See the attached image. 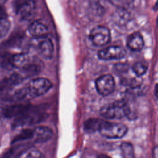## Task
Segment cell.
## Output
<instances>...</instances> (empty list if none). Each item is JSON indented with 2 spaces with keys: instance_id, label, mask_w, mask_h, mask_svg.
<instances>
[{
  "instance_id": "13",
  "label": "cell",
  "mask_w": 158,
  "mask_h": 158,
  "mask_svg": "<svg viewBox=\"0 0 158 158\" xmlns=\"http://www.w3.org/2000/svg\"><path fill=\"white\" fill-rule=\"evenodd\" d=\"M48 32L47 26L40 20L33 21L28 27V33L33 38L46 36Z\"/></svg>"
},
{
  "instance_id": "26",
  "label": "cell",
  "mask_w": 158,
  "mask_h": 158,
  "mask_svg": "<svg viewBox=\"0 0 158 158\" xmlns=\"http://www.w3.org/2000/svg\"><path fill=\"white\" fill-rule=\"evenodd\" d=\"M154 94H155V97L157 98V85L156 84L154 88Z\"/></svg>"
},
{
  "instance_id": "9",
  "label": "cell",
  "mask_w": 158,
  "mask_h": 158,
  "mask_svg": "<svg viewBox=\"0 0 158 158\" xmlns=\"http://www.w3.org/2000/svg\"><path fill=\"white\" fill-rule=\"evenodd\" d=\"M15 10L20 20L27 21L32 19L35 14L36 3L34 0H24Z\"/></svg>"
},
{
  "instance_id": "14",
  "label": "cell",
  "mask_w": 158,
  "mask_h": 158,
  "mask_svg": "<svg viewBox=\"0 0 158 158\" xmlns=\"http://www.w3.org/2000/svg\"><path fill=\"white\" fill-rule=\"evenodd\" d=\"M43 66H41L40 62H32L31 61L29 64H28L25 67L20 69V72L22 74L24 75L25 77H31L33 75H35L39 72H40Z\"/></svg>"
},
{
  "instance_id": "1",
  "label": "cell",
  "mask_w": 158,
  "mask_h": 158,
  "mask_svg": "<svg viewBox=\"0 0 158 158\" xmlns=\"http://www.w3.org/2000/svg\"><path fill=\"white\" fill-rule=\"evenodd\" d=\"M47 117L48 114L46 112L31 105L27 110L15 118L12 127L13 128H16L24 125H35L44 120Z\"/></svg>"
},
{
  "instance_id": "17",
  "label": "cell",
  "mask_w": 158,
  "mask_h": 158,
  "mask_svg": "<svg viewBox=\"0 0 158 158\" xmlns=\"http://www.w3.org/2000/svg\"><path fill=\"white\" fill-rule=\"evenodd\" d=\"M102 120L99 118H89L84 123V129L88 133L98 131Z\"/></svg>"
},
{
  "instance_id": "10",
  "label": "cell",
  "mask_w": 158,
  "mask_h": 158,
  "mask_svg": "<svg viewBox=\"0 0 158 158\" xmlns=\"http://www.w3.org/2000/svg\"><path fill=\"white\" fill-rule=\"evenodd\" d=\"M30 104H17L7 106L2 109V115L7 118L17 117L24 113L30 107Z\"/></svg>"
},
{
  "instance_id": "18",
  "label": "cell",
  "mask_w": 158,
  "mask_h": 158,
  "mask_svg": "<svg viewBox=\"0 0 158 158\" xmlns=\"http://www.w3.org/2000/svg\"><path fill=\"white\" fill-rule=\"evenodd\" d=\"M120 151L123 158H135L133 145L129 142L124 141L121 143Z\"/></svg>"
},
{
  "instance_id": "7",
  "label": "cell",
  "mask_w": 158,
  "mask_h": 158,
  "mask_svg": "<svg viewBox=\"0 0 158 158\" xmlns=\"http://www.w3.org/2000/svg\"><path fill=\"white\" fill-rule=\"evenodd\" d=\"M96 89L98 93L103 96H106L111 93L115 89V83L113 77L111 75L106 74L98 78L95 81Z\"/></svg>"
},
{
  "instance_id": "8",
  "label": "cell",
  "mask_w": 158,
  "mask_h": 158,
  "mask_svg": "<svg viewBox=\"0 0 158 158\" xmlns=\"http://www.w3.org/2000/svg\"><path fill=\"white\" fill-rule=\"evenodd\" d=\"M127 54L124 48L120 46H110L104 48L98 52L99 59L104 60H117L123 58Z\"/></svg>"
},
{
  "instance_id": "22",
  "label": "cell",
  "mask_w": 158,
  "mask_h": 158,
  "mask_svg": "<svg viewBox=\"0 0 158 158\" xmlns=\"http://www.w3.org/2000/svg\"><path fill=\"white\" fill-rule=\"evenodd\" d=\"M26 158H44V156L40 151L33 150L28 152Z\"/></svg>"
},
{
  "instance_id": "23",
  "label": "cell",
  "mask_w": 158,
  "mask_h": 158,
  "mask_svg": "<svg viewBox=\"0 0 158 158\" xmlns=\"http://www.w3.org/2000/svg\"><path fill=\"white\" fill-rule=\"evenodd\" d=\"M152 156L153 158H157V146H156L154 149H153V152H152Z\"/></svg>"
},
{
  "instance_id": "16",
  "label": "cell",
  "mask_w": 158,
  "mask_h": 158,
  "mask_svg": "<svg viewBox=\"0 0 158 158\" xmlns=\"http://www.w3.org/2000/svg\"><path fill=\"white\" fill-rule=\"evenodd\" d=\"M33 129L26 128L22 130L18 135H17L12 140L11 144H14L20 141H26L33 138Z\"/></svg>"
},
{
  "instance_id": "2",
  "label": "cell",
  "mask_w": 158,
  "mask_h": 158,
  "mask_svg": "<svg viewBox=\"0 0 158 158\" xmlns=\"http://www.w3.org/2000/svg\"><path fill=\"white\" fill-rule=\"evenodd\" d=\"M130 113L127 103L123 100H118L103 106L100 114L106 119H119L128 116Z\"/></svg>"
},
{
  "instance_id": "6",
  "label": "cell",
  "mask_w": 158,
  "mask_h": 158,
  "mask_svg": "<svg viewBox=\"0 0 158 158\" xmlns=\"http://www.w3.org/2000/svg\"><path fill=\"white\" fill-rule=\"evenodd\" d=\"M89 38L94 46L102 47L110 42L111 38L110 31L106 27L96 26L91 30Z\"/></svg>"
},
{
  "instance_id": "11",
  "label": "cell",
  "mask_w": 158,
  "mask_h": 158,
  "mask_svg": "<svg viewBox=\"0 0 158 158\" xmlns=\"http://www.w3.org/2000/svg\"><path fill=\"white\" fill-rule=\"evenodd\" d=\"M52 131L48 127L39 126L33 129V139L35 143H41L49 140L52 136Z\"/></svg>"
},
{
  "instance_id": "24",
  "label": "cell",
  "mask_w": 158,
  "mask_h": 158,
  "mask_svg": "<svg viewBox=\"0 0 158 158\" xmlns=\"http://www.w3.org/2000/svg\"><path fill=\"white\" fill-rule=\"evenodd\" d=\"M4 17H6V15H5V14H4V11H3V10H2V5L0 4V18Z\"/></svg>"
},
{
  "instance_id": "4",
  "label": "cell",
  "mask_w": 158,
  "mask_h": 158,
  "mask_svg": "<svg viewBox=\"0 0 158 158\" xmlns=\"http://www.w3.org/2000/svg\"><path fill=\"white\" fill-rule=\"evenodd\" d=\"M52 83L49 80L43 77L32 79L26 86L30 98L40 96L46 93L51 88Z\"/></svg>"
},
{
  "instance_id": "15",
  "label": "cell",
  "mask_w": 158,
  "mask_h": 158,
  "mask_svg": "<svg viewBox=\"0 0 158 158\" xmlns=\"http://www.w3.org/2000/svg\"><path fill=\"white\" fill-rule=\"evenodd\" d=\"M29 147L28 144H20L12 146L3 155L2 158H17Z\"/></svg>"
},
{
  "instance_id": "20",
  "label": "cell",
  "mask_w": 158,
  "mask_h": 158,
  "mask_svg": "<svg viewBox=\"0 0 158 158\" xmlns=\"http://www.w3.org/2000/svg\"><path fill=\"white\" fill-rule=\"evenodd\" d=\"M113 6L122 9L127 10L130 8L134 2V0H108Z\"/></svg>"
},
{
  "instance_id": "25",
  "label": "cell",
  "mask_w": 158,
  "mask_h": 158,
  "mask_svg": "<svg viewBox=\"0 0 158 158\" xmlns=\"http://www.w3.org/2000/svg\"><path fill=\"white\" fill-rule=\"evenodd\" d=\"M98 158H111V157L105 154H100L98 156Z\"/></svg>"
},
{
  "instance_id": "27",
  "label": "cell",
  "mask_w": 158,
  "mask_h": 158,
  "mask_svg": "<svg viewBox=\"0 0 158 158\" xmlns=\"http://www.w3.org/2000/svg\"><path fill=\"white\" fill-rule=\"evenodd\" d=\"M8 0H0V4L1 5H2L4 4V3H6Z\"/></svg>"
},
{
  "instance_id": "3",
  "label": "cell",
  "mask_w": 158,
  "mask_h": 158,
  "mask_svg": "<svg viewBox=\"0 0 158 158\" xmlns=\"http://www.w3.org/2000/svg\"><path fill=\"white\" fill-rule=\"evenodd\" d=\"M98 131L105 138L118 139L127 134L128 128L126 125L120 123L102 120Z\"/></svg>"
},
{
  "instance_id": "21",
  "label": "cell",
  "mask_w": 158,
  "mask_h": 158,
  "mask_svg": "<svg viewBox=\"0 0 158 158\" xmlns=\"http://www.w3.org/2000/svg\"><path fill=\"white\" fill-rule=\"evenodd\" d=\"M132 70L137 77H141L147 72L148 65L143 62H136L133 65Z\"/></svg>"
},
{
  "instance_id": "19",
  "label": "cell",
  "mask_w": 158,
  "mask_h": 158,
  "mask_svg": "<svg viewBox=\"0 0 158 158\" xmlns=\"http://www.w3.org/2000/svg\"><path fill=\"white\" fill-rule=\"evenodd\" d=\"M10 26V22L7 17L0 18V38H3L7 35Z\"/></svg>"
},
{
  "instance_id": "5",
  "label": "cell",
  "mask_w": 158,
  "mask_h": 158,
  "mask_svg": "<svg viewBox=\"0 0 158 158\" xmlns=\"http://www.w3.org/2000/svg\"><path fill=\"white\" fill-rule=\"evenodd\" d=\"M31 45L42 57L50 59L54 54V45L51 40L47 36L33 38Z\"/></svg>"
},
{
  "instance_id": "12",
  "label": "cell",
  "mask_w": 158,
  "mask_h": 158,
  "mask_svg": "<svg viewBox=\"0 0 158 158\" xmlns=\"http://www.w3.org/2000/svg\"><path fill=\"white\" fill-rule=\"evenodd\" d=\"M144 44L143 38L139 32L131 34L127 40V46L132 51H141L143 48Z\"/></svg>"
}]
</instances>
